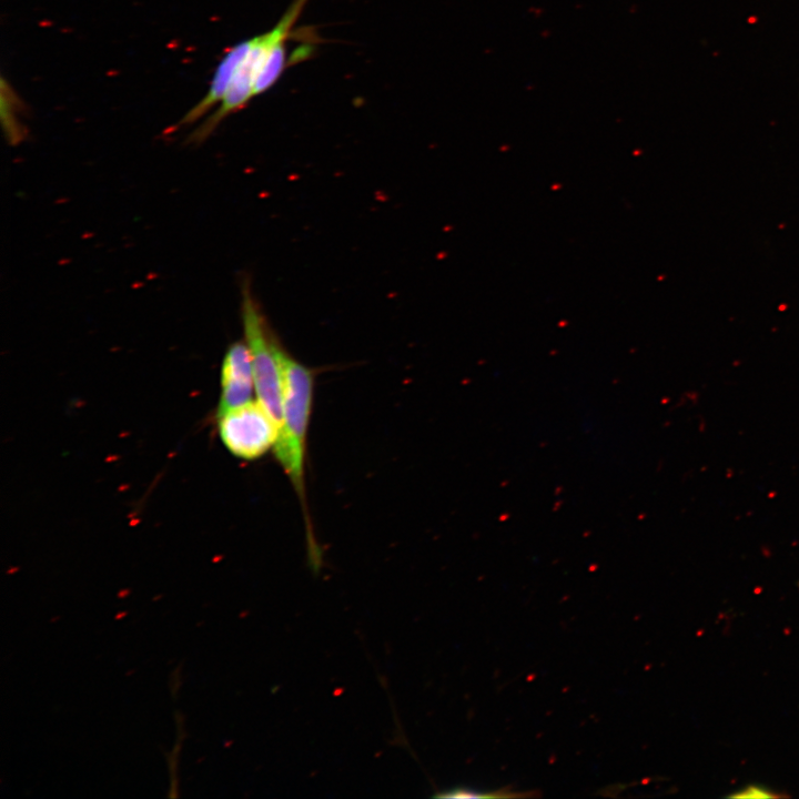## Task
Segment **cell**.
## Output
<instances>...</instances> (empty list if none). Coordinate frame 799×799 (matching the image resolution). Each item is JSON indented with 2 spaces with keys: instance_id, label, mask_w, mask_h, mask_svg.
<instances>
[{
  "instance_id": "1",
  "label": "cell",
  "mask_w": 799,
  "mask_h": 799,
  "mask_svg": "<svg viewBox=\"0 0 799 799\" xmlns=\"http://www.w3.org/2000/svg\"><path fill=\"white\" fill-rule=\"evenodd\" d=\"M275 353L283 382V423L273 451L302 504L311 560L315 563L321 560V556L312 533L305 494L306 439L313 404L314 373L292 356L277 338Z\"/></svg>"
},
{
  "instance_id": "2",
  "label": "cell",
  "mask_w": 799,
  "mask_h": 799,
  "mask_svg": "<svg viewBox=\"0 0 799 799\" xmlns=\"http://www.w3.org/2000/svg\"><path fill=\"white\" fill-rule=\"evenodd\" d=\"M241 292V317L251 353L255 393L280 434L283 423V382L275 353L276 337L252 294L250 283H243Z\"/></svg>"
},
{
  "instance_id": "3",
  "label": "cell",
  "mask_w": 799,
  "mask_h": 799,
  "mask_svg": "<svg viewBox=\"0 0 799 799\" xmlns=\"http://www.w3.org/2000/svg\"><path fill=\"white\" fill-rule=\"evenodd\" d=\"M297 19V13L289 9L271 30L253 38L252 47L236 70L221 104L192 133L190 138L192 142L205 140L227 115L244 108L255 97V79L269 50L276 42L289 39Z\"/></svg>"
},
{
  "instance_id": "4",
  "label": "cell",
  "mask_w": 799,
  "mask_h": 799,
  "mask_svg": "<svg viewBox=\"0 0 799 799\" xmlns=\"http://www.w3.org/2000/svg\"><path fill=\"white\" fill-rule=\"evenodd\" d=\"M222 443L234 456L260 458L277 441V427L259 401H250L218 416Z\"/></svg>"
},
{
  "instance_id": "5",
  "label": "cell",
  "mask_w": 799,
  "mask_h": 799,
  "mask_svg": "<svg viewBox=\"0 0 799 799\" xmlns=\"http://www.w3.org/2000/svg\"><path fill=\"white\" fill-rule=\"evenodd\" d=\"M253 392L251 353L246 342L239 341L229 346L223 357L218 416L252 401Z\"/></svg>"
},
{
  "instance_id": "6",
  "label": "cell",
  "mask_w": 799,
  "mask_h": 799,
  "mask_svg": "<svg viewBox=\"0 0 799 799\" xmlns=\"http://www.w3.org/2000/svg\"><path fill=\"white\" fill-rule=\"evenodd\" d=\"M253 38L232 47L220 61L206 94L181 119L180 124H191L221 102L227 92L240 64L249 53Z\"/></svg>"
},
{
  "instance_id": "7",
  "label": "cell",
  "mask_w": 799,
  "mask_h": 799,
  "mask_svg": "<svg viewBox=\"0 0 799 799\" xmlns=\"http://www.w3.org/2000/svg\"><path fill=\"white\" fill-rule=\"evenodd\" d=\"M286 40L276 42L267 52L255 79L254 95L270 90L281 78L287 67Z\"/></svg>"
},
{
  "instance_id": "8",
  "label": "cell",
  "mask_w": 799,
  "mask_h": 799,
  "mask_svg": "<svg viewBox=\"0 0 799 799\" xmlns=\"http://www.w3.org/2000/svg\"><path fill=\"white\" fill-rule=\"evenodd\" d=\"M534 796L533 791L528 792H516L513 791L509 788H500L497 790H488V791H482L473 788H466V787H456L452 789L441 790L439 792L435 793L433 797L435 798H520V797H532Z\"/></svg>"
},
{
  "instance_id": "9",
  "label": "cell",
  "mask_w": 799,
  "mask_h": 799,
  "mask_svg": "<svg viewBox=\"0 0 799 799\" xmlns=\"http://www.w3.org/2000/svg\"><path fill=\"white\" fill-rule=\"evenodd\" d=\"M729 798H776L779 797L778 793H775L771 789L759 786V785H749L741 789H738L737 791L728 795Z\"/></svg>"
}]
</instances>
